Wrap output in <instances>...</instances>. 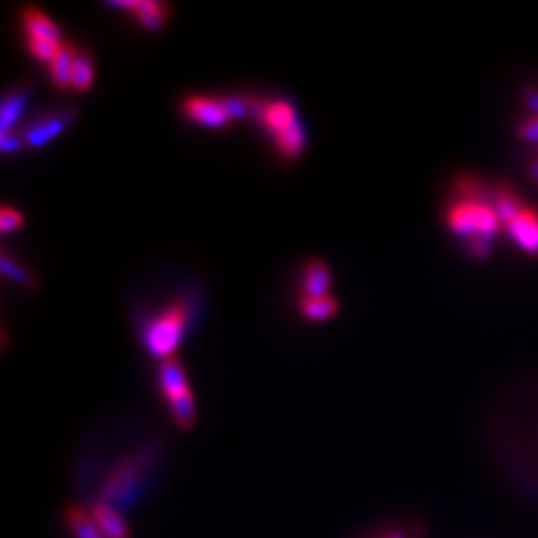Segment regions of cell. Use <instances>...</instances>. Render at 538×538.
<instances>
[{
  "instance_id": "obj_1",
  "label": "cell",
  "mask_w": 538,
  "mask_h": 538,
  "mask_svg": "<svg viewBox=\"0 0 538 538\" xmlns=\"http://www.w3.org/2000/svg\"><path fill=\"white\" fill-rule=\"evenodd\" d=\"M443 222L447 232L465 244L471 258H489L503 228L493 204V186L477 174L455 176L443 208Z\"/></svg>"
},
{
  "instance_id": "obj_2",
  "label": "cell",
  "mask_w": 538,
  "mask_h": 538,
  "mask_svg": "<svg viewBox=\"0 0 538 538\" xmlns=\"http://www.w3.org/2000/svg\"><path fill=\"white\" fill-rule=\"evenodd\" d=\"M198 307L200 297L194 291H186L170 299L160 311L148 315L140 327L144 349L160 361L172 359L184 337L190 333Z\"/></svg>"
},
{
  "instance_id": "obj_3",
  "label": "cell",
  "mask_w": 538,
  "mask_h": 538,
  "mask_svg": "<svg viewBox=\"0 0 538 538\" xmlns=\"http://www.w3.org/2000/svg\"><path fill=\"white\" fill-rule=\"evenodd\" d=\"M158 383H160V393L172 411L174 423L182 431L194 429V425H196V401H194V393H192L190 383H188L186 369L176 357L160 363Z\"/></svg>"
},
{
  "instance_id": "obj_4",
  "label": "cell",
  "mask_w": 538,
  "mask_h": 538,
  "mask_svg": "<svg viewBox=\"0 0 538 538\" xmlns=\"http://www.w3.org/2000/svg\"><path fill=\"white\" fill-rule=\"evenodd\" d=\"M146 471V457L144 455H130L122 459L108 479L102 483V501L116 507H124L130 503V497L138 493L142 485V477Z\"/></svg>"
},
{
  "instance_id": "obj_5",
  "label": "cell",
  "mask_w": 538,
  "mask_h": 538,
  "mask_svg": "<svg viewBox=\"0 0 538 538\" xmlns=\"http://www.w3.org/2000/svg\"><path fill=\"white\" fill-rule=\"evenodd\" d=\"M180 114L196 126L210 130H228L234 120L228 114L224 98L206 94H188L180 100Z\"/></svg>"
},
{
  "instance_id": "obj_6",
  "label": "cell",
  "mask_w": 538,
  "mask_h": 538,
  "mask_svg": "<svg viewBox=\"0 0 538 538\" xmlns=\"http://www.w3.org/2000/svg\"><path fill=\"white\" fill-rule=\"evenodd\" d=\"M76 118V108H58L50 110L32 122H28L18 134L26 148H40L58 138Z\"/></svg>"
},
{
  "instance_id": "obj_7",
  "label": "cell",
  "mask_w": 538,
  "mask_h": 538,
  "mask_svg": "<svg viewBox=\"0 0 538 538\" xmlns=\"http://www.w3.org/2000/svg\"><path fill=\"white\" fill-rule=\"evenodd\" d=\"M254 120L268 132L271 138L293 126L299 116L291 100L287 98H273V100H256V114Z\"/></svg>"
},
{
  "instance_id": "obj_8",
  "label": "cell",
  "mask_w": 538,
  "mask_h": 538,
  "mask_svg": "<svg viewBox=\"0 0 538 538\" xmlns=\"http://www.w3.org/2000/svg\"><path fill=\"white\" fill-rule=\"evenodd\" d=\"M507 234L513 244L529 258H538V208L527 206L507 226Z\"/></svg>"
},
{
  "instance_id": "obj_9",
  "label": "cell",
  "mask_w": 538,
  "mask_h": 538,
  "mask_svg": "<svg viewBox=\"0 0 538 538\" xmlns=\"http://www.w3.org/2000/svg\"><path fill=\"white\" fill-rule=\"evenodd\" d=\"M20 26L24 30V40H46V42H66L62 28L38 6H24L20 10Z\"/></svg>"
},
{
  "instance_id": "obj_10",
  "label": "cell",
  "mask_w": 538,
  "mask_h": 538,
  "mask_svg": "<svg viewBox=\"0 0 538 538\" xmlns=\"http://www.w3.org/2000/svg\"><path fill=\"white\" fill-rule=\"evenodd\" d=\"M333 285L331 268L319 260L311 258L301 271V297H327Z\"/></svg>"
},
{
  "instance_id": "obj_11",
  "label": "cell",
  "mask_w": 538,
  "mask_h": 538,
  "mask_svg": "<svg viewBox=\"0 0 538 538\" xmlns=\"http://www.w3.org/2000/svg\"><path fill=\"white\" fill-rule=\"evenodd\" d=\"M28 98H30L28 84H18L4 94L2 106H0V134L16 132L14 128L26 110Z\"/></svg>"
},
{
  "instance_id": "obj_12",
  "label": "cell",
  "mask_w": 538,
  "mask_h": 538,
  "mask_svg": "<svg viewBox=\"0 0 538 538\" xmlns=\"http://www.w3.org/2000/svg\"><path fill=\"white\" fill-rule=\"evenodd\" d=\"M493 204H495V210H497L503 226L513 222L529 206L525 202V198L521 196V192L515 190L507 182L493 184Z\"/></svg>"
},
{
  "instance_id": "obj_13",
  "label": "cell",
  "mask_w": 538,
  "mask_h": 538,
  "mask_svg": "<svg viewBox=\"0 0 538 538\" xmlns=\"http://www.w3.org/2000/svg\"><path fill=\"white\" fill-rule=\"evenodd\" d=\"M132 16L138 20V24L148 32H162L172 16V6L166 2L156 0H142L136 2Z\"/></svg>"
},
{
  "instance_id": "obj_14",
  "label": "cell",
  "mask_w": 538,
  "mask_h": 538,
  "mask_svg": "<svg viewBox=\"0 0 538 538\" xmlns=\"http://www.w3.org/2000/svg\"><path fill=\"white\" fill-rule=\"evenodd\" d=\"M78 46L74 42H64L60 52L54 56V60L48 64V76L56 90L66 92L72 88V68H74V56Z\"/></svg>"
},
{
  "instance_id": "obj_15",
  "label": "cell",
  "mask_w": 538,
  "mask_h": 538,
  "mask_svg": "<svg viewBox=\"0 0 538 538\" xmlns=\"http://www.w3.org/2000/svg\"><path fill=\"white\" fill-rule=\"evenodd\" d=\"M305 144H307V136H305V128L301 120H297L293 126H289L287 130H283L281 134L273 138L275 152L287 162L299 160L301 154L305 152Z\"/></svg>"
},
{
  "instance_id": "obj_16",
  "label": "cell",
  "mask_w": 538,
  "mask_h": 538,
  "mask_svg": "<svg viewBox=\"0 0 538 538\" xmlns=\"http://www.w3.org/2000/svg\"><path fill=\"white\" fill-rule=\"evenodd\" d=\"M90 515L94 519V523L98 525V529L104 533L106 538H130L128 535V527L122 519V515L118 513V509H114L112 505L98 501L92 505Z\"/></svg>"
},
{
  "instance_id": "obj_17",
  "label": "cell",
  "mask_w": 538,
  "mask_h": 538,
  "mask_svg": "<svg viewBox=\"0 0 538 538\" xmlns=\"http://www.w3.org/2000/svg\"><path fill=\"white\" fill-rule=\"evenodd\" d=\"M96 78V70H94V56L88 48H80L76 50L74 56V68H72V90L74 92H88L94 84Z\"/></svg>"
},
{
  "instance_id": "obj_18",
  "label": "cell",
  "mask_w": 538,
  "mask_h": 538,
  "mask_svg": "<svg viewBox=\"0 0 538 538\" xmlns=\"http://www.w3.org/2000/svg\"><path fill=\"white\" fill-rule=\"evenodd\" d=\"M339 311V301L331 295L327 297H301L299 313L307 321H327Z\"/></svg>"
},
{
  "instance_id": "obj_19",
  "label": "cell",
  "mask_w": 538,
  "mask_h": 538,
  "mask_svg": "<svg viewBox=\"0 0 538 538\" xmlns=\"http://www.w3.org/2000/svg\"><path fill=\"white\" fill-rule=\"evenodd\" d=\"M64 521L74 538H106L94 523L92 515L80 507H68L64 511Z\"/></svg>"
},
{
  "instance_id": "obj_20",
  "label": "cell",
  "mask_w": 538,
  "mask_h": 538,
  "mask_svg": "<svg viewBox=\"0 0 538 538\" xmlns=\"http://www.w3.org/2000/svg\"><path fill=\"white\" fill-rule=\"evenodd\" d=\"M0 262H2V273H4V277L12 279L14 283H18V285H22V287H26V289H34V287L38 285V283H36V277H34L30 271H26V269L22 268L20 264L12 262L10 256H8L6 252H2Z\"/></svg>"
},
{
  "instance_id": "obj_21",
  "label": "cell",
  "mask_w": 538,
  "mask_h": 538,
  "mask_svg": "<svg viewBox=\"0 0 538 538\" xmlns=\"http://www.w3.org/2000/svg\"><path fill=\"white\" fill-rule=\"evenodd\" d=\"M22 226H24L22 214L12 206H2V210H0V232L2 234H12V232L20 230Z\"/></svg>"
},
{
  "instance_id": "obj_22",
  "label": "cell",
  "mask_w": 538,
  "mask_h": 538,
  "mask_svg": "<svg viewBox=\"0 0 538 538\" xmlns=\"http://www.w3.org/2000/svg\"><path fill=\"white\" fill-rule=\"evenodd\" d=\"M517 138L527 142V144H537L538 142V116H523L517 122Z\"/></svg>"
},
{
  "instance_id": "obj_23",
  "label": "cell",
  "mask_w": 538,
  "mask_h": 538,
  "mask_svg": "<svg viewBox=\"0 0 538 538\" xmlns=\"http://www.w3.org/2000/svg\"><path fill=\"white\" fill-rule=\"evenodd\" d=\"M24 148V142L20 138L18 132H8V134H0V150L4 154H14L18 150Z\"/></svg>"
},
{
  "instance_id": "obj_24",
  "label": "cell",
  "mask_w": 538,
  "mask_h": 538,
  "mask_svg": "<svg viewBox=\"0 0 538 538\" xmlns=\"http://www.w3.org/2000/svg\"><path fill=\"white\" fill-rule=\"evenodd\" d=\"M523 104L529 112V116H538V88L537 86H527L523 90Z\"/></svg>"
},
{
  "instance_id": "obj_25",
  "label": "cell",
  "mask_w": 538,
  "mask_h": 538,
  "mask_svg": "<svg viewBox=\"0 0 538 538\" xmlns=\"http://www.w3.org/2000/svg\"><path fill=\"white\" fill-rule=\"evenodd\" d=\"M531 176H533V180L537 182L538 184V164L537 162H533V166H531Z\"/></svg>"
},
{
  "instance_id": "obj_26",
  "label": "cell",
  "mask_w": 538,
  "mask_h": 538,
  "mask_svg": "<svg viewBox=\"0 0 538 538\" xmlns=\"http://www.w3.org/2000/svg\"><path fill=\"white\" fill-rule=\"evenodd\" d=\"M535 162H537V164H538V158H537V160H535Z\"/></svg>"
}]
</instances>
